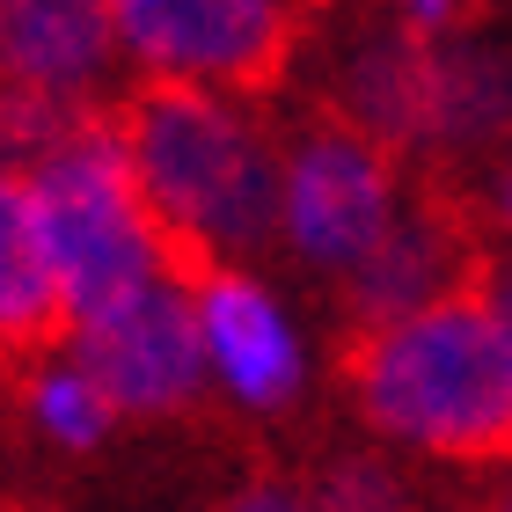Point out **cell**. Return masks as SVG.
Returning a JSON list of instances; mask_svg holds the SVG:
<instances>
[{"mask_svg": "<svg viewBox=\"0 0 512 512\" xmlns=\"http://www.w3.org/2000/svg\"><path fill=\"white\" fill-rule=\"evenodd\" d=\"M66 352L96 374V388L118 403V417H176L213 388L191 271H169V278H154L147 293L74 322V330H66Z\"/></svg>", "mask_w": 512, "mask_h": 512, "instance_id": "obj_5", "label": "cell"}, {"mask_svg": "<svg viewBox=\"0 0 512 512\" xmlns=\"http://www.w3.org/2000/svg\"><path fill=\"white\" fill-rule=\"evenodd\" d=\"M118 139L132 154L139 198L161 220V235L191 271L242 264L278 249V198H286V161L264 139V125L227 96L191 81H139Z\"/></svg>", "mask_w": 512, "mask_h": 512, "instance_id": "obj_1", "label": "cell"}, {"mask_svg": "<svg viewBox=\"0 0 512 512\" xmlns=\"http://www.w3.org/2000/svg\"><path fill=\"white\" fill-rule=\"evenodd\" d=\"M381 15L410 37H454L469 30V0H381Z\"/></svg>", "mask_w": 512, "mask_h": 512, "instance_id": "obj_15", "label": "cell"}, {"mask_svg": "<svg viewBox=\"0 0 512 512\" xmlns=\"http://www.w3.org/2000/svg\"><path fill=\"white\" fill-rule=\"evenodd\" d=\"M118 66L110 0H0V103L96 110Z\"/></svg>", "mask_w": 512, "mask_h": 512, "instance_id": "obj_8", "label": "cell"}, {"mask_svg": "<svg viewBox=\"0 0 512 512\" xmlns=\"http://www.w3.org/2000/svg\"><path fill=\"white\" fill-rule=\"evenodd\" d=\"M454 293H469V227L447 205H403L388 242L344 278V315H352L359 337H374Z\"/></svg>", "mask_w": 512, "mask_h": 512, "instance_id": "obj_9", "label": "cell"}, {"mask_svg": "<svg viewBox=\"0 0 512 512\" xmlns=\"http://www.w3.org/2000/svg\"><path fill=\"white\" fill-rule=\"evenodd\" d=\"M483 300H491V308L512 322V249H498L491 264H483Z\"/></svg>", "mask_w": 512, "mask_h": 512, "instance_id": "obj_17", "label": "cell"}, {"mask_svg": "<svg viewBox=\"0 0 512 512\" xmlns=\"http://www.w3.org/2000/svg\"><path fill=\"white\" fill-rule=\"evenodd\" d=\"M66 337V300L44 256L30 191L15 169H0V359H44V344Z\"/></svg>", "mask_w": 512, "mask_h": 512, "instance_id": "obj_12", "label": "cell"}, {"mask_svg": "<svg viewBox=\"0 0 512 512\" xmlns=\"http://www.w3.org/2000/svg\"><path fill=\"white\" fill-rule=\"evenodd\" d=\"M352 403L388 447L432 461H505L512 454V322L483 293L352 344Z\"/></svg>", "mask_w": 512, "mask_h": 512, "instance_id": "obj_2", "label": "cell"}, {"mask_svg": "<svg viewBox=\"0 0 512 512\" xmlns=\"http://www.w3.org/2000/svg\"><path fill=\"white\" fill-rule=\"evenodd\" d=\"M293 8H315V0H293Z\"/></svg>", "mask_w": 512, "mask_h": 512, "instance_id": "obj_18", "label": "cell"}, {"mask_svg": "<svg viewBox=\"0 0 512 512\" xmlns=\"http://www.w3.org/2000/svg\"><path fill=\"white\" fill-rule=\"evenodd\" d=\"M191 286H198V337H205L213 388L256 417L293 410L308 388V337L286 315V300L242 264L191 271Z\"/></svg>", "mask_w": 512, "mask_h": 512, "instance_id": "obj_7", "label": "cell"}, {"mask_svg": "<svg viewBox=\"0 0 512 512\" xmlns=\"http://www.w3.org/2000/svg\"><path fill=\"white\" fill-rule=\"evenodd\" d=\"M30 191L44 256H52L59 300H66V330L118 300L147 293L154 278L191 271L176 256V242L161 235V220L139 198L132 154L118 139V118H88L59 139L52 154H37L30 169H15Z\"/></svg>", "mask_w": 512, "mask_h": 512, "instance_id": "obj_3", "label": "cell"}, {"mask_svg": "<svg viewBox=\"0 0 512 512\" xmlns=\"http://www.w3.org/2000/svg\"><path fill=\"white\" fill-rule=\"evenodd\" d=\"M286 161V198H278V242L293 249V264L352 278L366 256L388 242V227L403 220V176L395 154L374 147L366 132L315 118L293 132V147H278Z\"/></svg>", "mask_w": 512, "mask_h": 512, "instance_id": "obj_4", "label": "cell"}, {"mask_svg": "<svg viewBox=\"0 0 512 512\" xmlns=\"http://www.w3.org/2000/svg\"><path fill=\"white\" fill-rule=\"evenodd\" d=\"M220 512H315V491H300V483H286V476H256V483H242V491H227Z\"/></svg>", "mask_w": 512, "mask_h": 512, "instance_id": "obj_16", "label": "cell"}, {"mask_svg": "<svg viewBox=\"0 0 512 512\" xmlns=\"http://www.w3.org/2000/svg\"><path fill=\"white\" fill-rule=\"evenodd\" d=\"M22 410H30V425L44 447H59V454H96L110 432L125 425L118 403L96 388V374L74 359V352H44L22 366Z\"/></svg>", "mask_w": 512, "mask_h": 512, "instance_id": "obj_13", "label": "cell"}, {"mask_svg": "<svg viewBox=\"0 0 512 512\" xmlns=\"http://www.w3.org/2000/svg\"><path fill=\"white\" fill-rule=\"evenodd\" d=\"M425 81H432V37H410L381 15L337 44L330 118L366 132L388 154H417V139H425Z\"/></svg>", "mask_w": 512, "mask_h": 512, "instance_id": "obj_11", "label": "cell"}, {"mask_svg": "<svg viewBox=\"0 0 512 512\" xmlns=\"http://www.w3.org/2000/svg\"><path fill=\"white\" fill-rule=\"evenodd\" d=\"M125 59L147 81L264 88L293 52V0H110Z\"/></svg>", "mask_w": 512, "mask_h": 512, "instance_id": "obj_6", "label": "cell"}, {"mask_svg": "<svg viewBox=\"0 0 512 512\" xmlns=\"http://www.w3.org/2000/svg\"><path fill=\"white\" fill-rule=\"evenodd\" d=\"M512 147V37L498 30H454L432 37V81H425V139L432 161H491Z\"/></svg>", "mask_w": 512, "mask_h": 512, "instance_id": "obj_10", "label": "cell"}, {"mask_svg": "<svg viewBox=\"0 0 512 512\" xmlns=\"http://www.w3.org/2000/svg\"><path fill=\"white\" fill-rule=\"evenodd\" d=\"M315 512H417V498L381 454H344L315 476Z\"/></svg>", "mask_w": 512, "mask_h": 512, "instance_id": "obj_14", "label": "cell"}]
</instances>
